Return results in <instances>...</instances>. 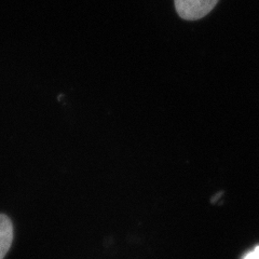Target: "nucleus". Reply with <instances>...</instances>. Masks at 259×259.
Listing matches in <instances>:
<instances>
[{
  "instance_id": "nucleus-2",
  "label": "nucleus",
  "mask_w": 259,
  "mask_h": 259,
  "mask_svg": "<svg viewBox=\"0 0 259 259\" xmlns=\"http://www.w3.org/2000/svg\"><path fill=\"white\" fill-rule=\"evenodd\" d=\"M13 241V226L6 215L0 214V259L9 252Z\"/></svg>"
},
{
  "instance_id": "nucleus-1",
  "label": "nucleus",
  "mask_w": 259,
  "mask_h": 259,
  "mask_svg": "<svg viewBox=\"0 0 259 259\" xmlns=\"http://www.w3.org/2000/svg\"><path fill=\"white\" fill-rule=\"evenodd\" d=\"M218 0H174L175 9L183 20L197 21L206 16Z\"/></svg>"
},
{
  "instance_id": "nucleus-3",
  "label": "nucleus",
  "mask_w": 259,
  "mask_h": 259,
  "mask_svg": "<svg viewBox=\"0 0 259 259\" xmlns=\"http://www.w3.org/2000/svg\"><path fill=\"white\" fill-rule=\"evenodd\" d=\"M243 259H259V246L255 247L253 250H250Z\"/></svg>"
}]
</instances>
